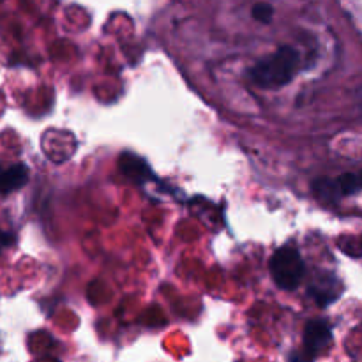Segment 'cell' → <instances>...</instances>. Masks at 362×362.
I'll list each match as a JSON object with an SVG mask.
<instances>
[{
  "label": "cell",
  "instance_id": "obj_1",
  "mask_svg": "<svg viewBox=\"0 0 362 362\" xmlns=\"http://www.w3.org/2000/svg\"><path fill=\"white\" fill-rule=\"evenodd\" d=\"M299 69V53L292 46H281L272 55L253 66L250 78L260 88H281L292 81Z\"/></svg>",
  "mask_w": 362,
  "mask_h": 362
},
{
  "label": "cell",
  "instance_id": "obj_8",
  "mask_svg": "<svg viewBox=\"0 0 362 362\" xmlns=\"http://www.w3.org/2000/svg\"><path fill=\"white\" fill-rule=\"evenodd\" d=\"M336 182L341 191V197H352V194L359 193L361 189V179L357 173H343Z\"/></svg>",
  "mask_w": 362,
  "mask_h": 362
},
{
  "label": "cell",
  "instance_id": "obj_3",
  "mask_svg": "<svg viewBox=\"0 0 362 362\" xmlns=\"http://www.w3.org/2000/svg\"><path fill=\"white\" fill-rule=\"evenodd\" d=\"M332 341L331 325L324 320H311L304 329V346L306 352L315 356L327 349L329 343Z\"/></svg>",
  "mask_w": 362,
  "mask_h": 362
},
{
  "label": "cell",
  "instance_id": "obj_6",
  "mask_svg": "<svg viewBox=\"0 0 362 362\" xmlns=\"http://www.w3.org/2000/svg\"><path fill=\"white\" fill-rule=\"evenodd\" d=\"M334 286L336 278L317 279V281L311 285L310 293L320 306H327V304H331L332 300H336V297H338V290H336Z\"/></svg>",
  "mask_w": 362,
  "mask_h": 362
},
{
  "label": "cell",
  "instance_id": "obj_4",
  "mask_svg": "<svg viewBox=\"0 0 362 362\" xmlns=\"http://www.w3.org/2000/svg\"><path fill=\"white\" fill-rule=\"evenodd\" d=\"M28 180V168L21 163L11 166L0 165V194H9L23 187Z\"/></svg>",
  "mask_w": 362,
  "mask_h": 362
},
{
  "label": "cell",
  "instance_id": "obj_7",
  "mask_svg": "<svg viewBox=\"0 0 362 362\" xmlns=\"http://www.w3.org/2000/svg\"><path fill=\"white\" fill-rule=\"evenodd\" d=\"M313 193L315 197L320 202L329 205L338 204V200L341 198V191H339L338 182L331 179H317L313 182Z\"/></svg>",
  "mask_w": 362,
  "mask_h": 362
},
{
  "label": "cell",
  "instance_id": "obj_2",
  "mask_svg": "<svg viewBox=\"0 0 362 362\" xmlns=\"http://www.w3.org/2000/svg\"><path fill=\"white\" fill-rule=\"evenodd\" d=\"M269 271H271L276 286L286 290V292H292L303 283L306 267H304L303 257H300L299 251L292 246H285L279 247L271 257Z\"/></svg>",
  "mask_w": 362,
  "mask_h": 362
},
{
  "label": "cell",
  "instance_id": "obj_9",
  "mask_svg": "<svg viewBox=\"0 0 362 362\" xmlns=\"http://www.w3.org/2000/svg\"><path fill=\"white\" fill-rule=\"evenodd\" d=\"M272 16H274V9H272L271 4L258 2L253 6V18L260 23H271Z\"/></svg>",
  "mask_w": 362,
  "mask_h": 362
},
{
  "label": "cell",
  "instance_id": "obj_5",
  "mask_svg": "<svg viewBox=\"0 0 362 362\" xmlns=\"http://www.w3.org/2000/svg\"><path fill=\"white\" fill-rule=\"evenodd\" d=\"M119 168L127 179H133L136 180V182H145V180L151 179L152 175L147 163L141 158H138V156L131 154V152H124V154L120 156Z\"/></svg>",
  "mask_w": 362,
  "mask_h": 362
},
{
  "label": "cell",
  "instance_id": "obj_11",
  "mask_svg": "<svg viewBox=\"0 0 362 362\" xmlns=\"http://www.w3.org/2000/svg\"><path fill=\"white\" fill-rule=\"evenodd\" d=\"M290 362H311L308 357H303L299 356V354H293V356H290Z\"/></svg>",
  "mask_w": 362,
  "mask_h": 362
},
{
  "label": "cell",
  "instance_id": "obj_10",
  "mask_svg": "<svg viewBox=\"0 0 362 362\" xmlns=\"http://www.w3.org/2000/svg\"><path fill=\"white\" fill-rule=\"evenodd\" d=\"M9 243H11L9 233H6V232H2V230H0V250H2V247H6V246H9Z\"/></svg>",
  "mask_w": 362,
  "mask_h": 362
}]
</instances>
